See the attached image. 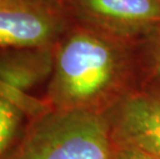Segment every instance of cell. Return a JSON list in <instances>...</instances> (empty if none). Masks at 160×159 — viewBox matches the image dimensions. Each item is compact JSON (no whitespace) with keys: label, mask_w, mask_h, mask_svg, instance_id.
Instances as JSON below:
<instances>
[{"label":"cell","mask_w":160,"mask_h":159,"mask_svg":"<svg viewBox=\"0 0 160 159\" xmlns=\"http://www.w3.org/2000/svg\"><path fill=\"white\" fill-rule=\"evenodd\" d=\"M72 25L55 48L47 92L52 109H89L120 85L127 68L123 40Z\"/></svg>","instance_id":"obj_1"},{"label":"cell","mask_w":160,"mask_h":159,"mask_svg":"<svg viewBox=\"0 0 160 159\" xmlns=\"http://www.w3.org/2000/svg\"><path fill=\"white\" fill-rule=\"evenodd\" d=\"M20 134L0 159H112L108 123L90 109H51Z\"/></svg>","instance_id":"obj_2"},{"label":"cell","mask_w":160,"mask_h":159,"mask_svg":"<svg viewBox=\"0 0 160 159\" xmlns=\"http://www.w3.org/2000/svg\"><path fill=\"white\" fill-rule=\"evenodd\" d=\"M71 23L126 40L160 26V0H59Z\"/></svg>","instance_id":"obj_3"},{"label":"cell","mask_w":160,"mask_h":159,"mask_svg":"<svg viewBox=\"0 0 160 159\" xmlns=\"http://www.w3.org/2000/svg\"><path fill=\"white\" fill-rule=\"evenodd\" d=\"M70 24L59 0H1L0 48L55 47Z\"/></svg>","instance_id":"obj_4"},{"label":"cell","mask_w":160,"mask_h":159,"mask_svg":"<svg viewBox=\"0 0 160 159\" xmlns=\"http://www.w3.org/2000/svg\"><path fill=\"white\" fill-rule=\"evenodd\" d=\"M118 107L115 117L118 143L160 159V98L135 94L125 97Z\"/></svg>","instance_id":"obj_5"},{"label":"cell","mask_w":160,"mask_h":159,"mask_svg":"<svg viewBox=\"0 0 160 159\" xmlns=\"http://www.w3.org/2000/svg\"><path fill=\"white\" fill-rule=\"evenodd\" d=\"M55 47L0 48V80L28 93L46 80L54 69Z\"/></svg>","instance_id":"obj_6"},{"label":"cell","mask_w":160,"mask_h":159,"mask_svg":"<svg viewBox=\"0 0 160 159\" xmlns=\"http://www.w3.org/2000/svg\"><path fill=\"white\" fill-rule=\"evenodd\" d=\"M23 112L4 99H0V156L21 133Z\"/></svg>","instance_id":"obj_7"},{"label":"cell","mask_w":160,"mask_h":159,"mask_svg":"<svg viewBox=\"0 0 160 159\" xmlns=\"http://www.w3.org/2000/svg\"><path fill=\"white\" fill-rule=\"evenodd\" d=\"M0 99H4L19 107L27 117L36 118L49 112L52 107L47 101L40 100L31 94L24 93L8 86L0 80Z\"/></svg>","instance_id":"obj_8"},{"label":"cell","mask_w":160,"mask_h":159,"mask_svg":"<svg viewBox=\"0 0 160 159\" xmlns=\"http://www.w3.org/2000/svg\"><path fill=\"white\" fill-rule=\"evenodd\" d=\"M150 67L157 77H160V26L147 35Z\"/></svg>","instance_id":"obj_9"},{"label":"cell","mask_w":160,"mask_h":159,"mask_svg":"<svg viewBox=\"0 0 160 159\" xmlns=\"http://www.w3.org/2000/svg\"><path fill=\"white\" fill-rule=\"evenodd\" d=\"M112 159H158L157 157L139 150V149L125 144H119L113 148Z\"/></svg>","instance_id":"obj_10"},{"label":"cell","mask_w":160,"mask_h":159,"mask_svg":"<svg viewBox=\"0 0 160 159\" xmlns=\"http://www.w3.org/2000/svg\"><path fill=\"white\" fill-rule=\"evenodd\" d=\"M159 98H160V96H159Z\"/></svg>","instance_id":"obj_11"},{"label":"cell","mask_w":160,"mask_h":159,"mask_svg":"<svg viewBox=\"0 0 160 159\" xmlns=\"http://www.w3.org/2000/svg\"><path fill=\"white\" fill-rule=\"evenodd\" d=\"M0 1H1V0H0Z\"/></svg>","instance_id":"obj_12"}]
</instances>
